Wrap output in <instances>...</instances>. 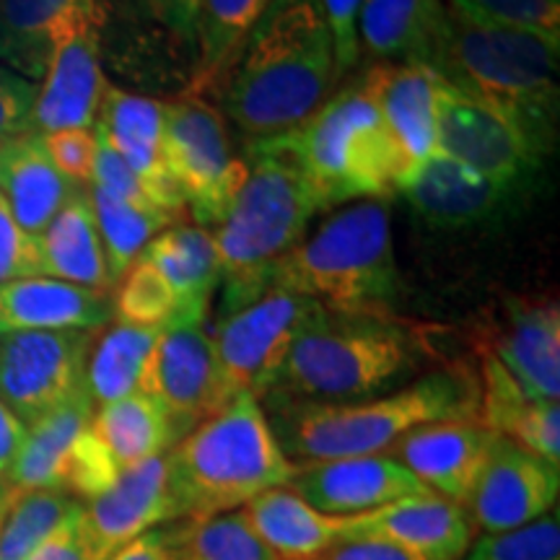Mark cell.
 Segmentation results:
<instances>
[{
  "label": "cell",
  "instance_id": "cell-1",
  "mask_svg": "<svg viewBox=\"0 0 560 560\" xmlns=\"http://www.w3.org/2000/svg\"><path fill=\"white\" fill-rule=\"evenodd\" d=\"M338 81L319 0H272L223 83V112L244 143H260L301 128Z\"/></svg>",
  "mask_w": 560,
  "mask_h": 560
},
{
  "label": "cell",
  "instance_id": "cell-2",
  "mask_svg": "<svg viewBox=\"0 0 560 560\" xmlns=\"http://www.w3.org/2000/svg\"><path fill=\"white\" fill-rule=\"evenodd\" d=\"M478 374L450 366L355 402H265L280 450L296 465L387 454L405 433L439 420H478Z\"/></svg>",
  "mask_w": 560,
  "mask_h": 560
},
{
  "label": "cell",
  "instance_id": "cell-3",
  "mask_svg": "<svg viewBox=\"0 0 560 560\" xmlns=\"http://www.w3.org/2000/svg\"><path fill=\"white\" fill-rule=\"evenodd\" d=\"M429 346L395 314L332 312L317 304L260 402H355L408 384Z\"/></svg>",
  "mask_w": 560,
  "mask_h": 560
},
{
  "label": "cell",
  "instance_id": "cell-4",
  "mask_svg": "<svg viewBox=\"0 0 560 560\" xmlns=\"http://www.w3.org/2000/svg\"><path fill=\"white\" fill-rule=\"evenodd\" d=\"M244 177L213 234L221 265V314L252 304L268 291V278L285 252L304 240L322 202L299 161L278 138L244 143Z\"/></svg>",
  "mask_w": 560,
  "mask_h": 560
},
{
  "label": "cell",
  "instance_id": "cell-5",
  "mask_svg": "<svg viewBox=\"0 0 560 560\" xmlns=\"http://www.w3.org/2000/svg\"><path fill=\"white\" fill-rule=\"evenodd\" d=\"M425 66L446 86L509 112L556 145L560 34L482 24L446 5Z\"/></svg>",
  "mask_w": 560,
  "mask_h": 560
},
{
  "label": "cell",
  "instance_id": "cell-6",
  "mask_svg": "<svg viewBox=\"0 0 560 560\" xmlns=\"http://www.w3.org/2000/svg\"><path fill=\"white\" fill-rule=\"evenodd\" d=\"M296 470L255 395H236L166 452L177 522L240 511L265 490L289 486Z\"/></svg>",
  "mask_w": 560,
  "mask_h": 560
},
{
  "label": "cell",
  "instance_id": "cell-7",
  "mask_svg": "<svg viewBox=\"0 0 560 560\" xmlns=\"http://www.w3.org/2000/svg\"><path fill=\"white\" fill-rule=\"evenodd\" d=\"M268 289L296 293L332 312L395 314L402 276L387 200H359L272 265Z\"/></svg>",
  "mask_w": 560,
  "mask_h": 560
},
{
  "label": "cell",
  "instance_id": "cell-8",
  "mask_svg": "<svg viewBox=\"0 0 560 560\" xmlns=\"http://www.w3.org/2000/svg\"><path fill=\"white\" fill-rule=\"evenodd\" d=\"M278 140L325 210L348 200H387L416 166L359 83L335 91L301 128Z\"/></svg>",
  "mask_w": 560,
  "mask_h": 560
},
{
  "label": "cell",
  "instance_id": "cell-9",
  "mask_svg": "<svg viewBox=\"0 0 560 560\" xmlns=\"http://www.w3.org/2000/svg\"><path fill=\"white\" fill-rule=\"evenodd\" d=\"M439 151L480 174L482 179L532 195L556 151L493 104L475 100L441 81L439 91Z\"/></svg>",
  "mask_w": 560,
  "mask_h": 560
},
{
  "label": "cell",
  "instance_id": "cell-10",
  "mask_svg": "<svg viewBox=\"0 0 560 560\" xmlns=\"http://www.w3.org/2000/svg\"><path fill=\"white\" fill-rule=\"evenodd\" d=\"M164 153L185 208L198 226L213 231L247 177L221 112L200 96L166 102Z\"/></svg>",
  "mask_w": 560,
  "mask_h": 560
},
{
  "label": "cell",
  "instance_id": "cell-11",
  "mask_svg": "<svg viewBox=\"0 0 560 560\" xmlns=\"http://www.w3.org/2000/svg\"><path fill=\"white\" fill-rule=\"evenodd\" d=\"M314 310L317 301L268 289L252 304L215 319L210 338L229 400L236 395H255L262 400L268 395L293 338Z\"/></svg>",
  "mask_w": 560,
  "mask_h": 560
},
{
  "label": "cell",
  "instance_id": "cell-12",
  "mask_svg": "<svg viewBox=\"0 0 560 560\" xmlns=\"http://www.w3.org/2000/svg\"><path fill=\"white\" fill-rule=\"evenodd\" d=\"M94 335L86 330L0 332V402L24 425L86 387Z\"/></svg>",
  "mask_w": 560,
  "mask_h": 560
},
{
  "label": "cell",
  "instance_id": "cell-13",
  "mask_svg": "<svg viewBox=\"0 0 560 560\" xmlns=\"http://www.w3.org/2000/svg\"><path fill=\"white\" fill-rule=\"evenodd\" d=\"M138 392L164 408L177 441L231 402L208 319L174 317L161 327Z\"/></svg>",
  "mask_w": 560,
  "mask_h": 560
},
{
  "label": "cell",
  "instance_id": "cell-14",
  "mask_svg": "<svg viewBox=\"0 0 560 560\" xmlns=\"http://www.w3.org/2000/svg\"><path fill=\"white\" fill-rule=\"evenodd\" d=\"M107 11L75 21L55 45L42 86H37L30 132L94 128L107 79L102 70V30Z\"/></svg>",
  "mask_w": 560,
  "mask_h": 560
},
{
  "label": "cell",
  "instance_id": "cell-15",
  "mask_svg": "<svg viewBox=\"0 0 560 560\" xmlns=\"http://www.w3.org/2000/svg\"><path fill=\"white\" fill-rule=\"evenodd\" d=\"M397 192L425 226L465 231L509 219L532 195L482 179L446 153H431L405 174Z\"/></svg>",
  "mask_w": 560,
  "mask_h": 560
},
{
  "label": "cell",
  "instance_id": "cell-16",
  "mask_svg": "<svg viewBox=\"0 0 560 560\" xmlns=\"http://www.w3.org/2000/svg\"><path fill=\"white\" fill-rule=\"evenodd\" d=\"M560 467L495 436L465 511L486 535L520 529L558 509Z\"/></svg>",
  "mask_w": 560,
  "mask_h": 560
},
{
  "label": "cell",
  "instance_id": "cell-17",
  "mask_svg": "<svg viewBox=\"0 0 560 560\" xmlns=\"http://www.w3.org/2000/svg\"><path fill=\"white\" fill-rule=\"evenodd\" d=\"M478 348L488 350L529 397L560 400L558 301L509 296Z\"/></svg>",
  "mask_w": 560,
  "mask_h": 560
},
{
  "label": "cell",
  "instance_id": "cell-18",
  "mask_svg": "<svg viewBox=\"0 0 560 560\" xmlns=\"http://www.w3.org/2000/svg\"><path fill=\"white\" fill-rule=\"evenodd\" d=\"M285 488L330 516L369 514L392 501L431 493L408 467L392 459L389 454L306 462L299 465Z\"/></svg>",
  "mask_w": 560,
  "mask_h": 560
},
{
  "label": "cell",
  "instance_id": "cell-19",
  "mask_svg": "<svg viewBox=\"0 0 560 560\" xmlns=\"http://www.w3.org/2000/svg\"><path fill=\"white\" fill-rule=\"evenodd\" d=\"M499 433L478 420H439L412 429L387 452L425 490L465 509Z\"/></svg>",
  "mask_w": 560,
  "mask_h": 560
},
{
  "label": "cell",
  "instance_id": "cell-20",
  "mask_svg": "<svg viewBox=\"0 0 560 560\" xmlns=\"http://www.w3.org/2000/svg\"><path fill=\"white\" fill-rule=\"evenodd\" d=\"M177 522L170 495L166 454L145 459L120 472L109 490L83 503V524L100 560L145 535V532Z\"/></svg>",
  "mask_w": 560,
  "mask_h": 560
},
{
  "label": "cell",
  "instance_id": "cell-21",
  "mask_svg": "<svg viewBox=\"0 0 560 560\" xmlns=\"http://www.w3.org/2000/svg\"><path fill=\"white\" fill-rule=\"evenodd\" d=\"M94 125L128 161L130 170L143 182L145 192L161 210L174 215L185 208V200L166 166V102L138 96L107 83Z\"/></svg>",
  "mask_w": 560,
  "mask_h": 560
},
{
  "label": "cell",
  "instance_id": "cell-22",
  "mask_svg": "<svg viewBox=\"0 0 560 560\" xmlns=\"http://www.w3.org/2000/svg\"><path fill=\"white\" fill-rule=\"evenodd\" d=\"M410 161H423L439 151V91L436 70L423 62H374L355 81Z\"/></svg>",
  "mask_w": 560,
  "mask_h": 560
},
{
  "label": "cell",
  "instance_id": "cell-23",
  "mask_svg": "<svg viewBox=\"0 0 560 560\" xmlns=\"http://www.w3.org/2000/svg\"><path fill=\"white\" fill-rule=\"evenodd\" d=\"M355 537H382L431 560H462L472 545V522L457 503L423 493L355 514Z\"/></svg>",
  "mask_w": 560,
  "mask_h": 560
},
{
  "label": "cell",
  "instance_id": "cell-24",
  "mask_svg": "<svg viewBox=\"0 0 560 560\" xmlns=\"http://www.w3.org/2000/svg\"><path fill=\"white\" fill-rule=\"evenodd\" d=\"M115 317L112 291H94L47 276L0 285V332L86 330L96 332Z\"/></svg>",
  "mask_w": 560,
  "mask_h": 560
},
{
  "label": "cell",
  "instance_id": "cell-25",
  "mask_svg": "<svg viewBox=\"0 0 560 560\" xmlns=\"http://www.w3.org/2000/svg\"><path fill=\"white\" fill-rule=\"evenodd\" d=\"M478 423L514 441L522 450L560 467V408L558 402L535 400L509 376L488 350L478 348Z\"/></svg>",
  "mask_w": 560,
  "mask_h": 560
},
{
  "label": "cell",
  "instance_id": "cell-26",
  "mask_svg": "<svg viewBox=\"0 0 560 560\" xmlns=\"http://www.w3.org/2000/svg\"><path fill=\"white\" fill-rule=\"evenodd\" d=\"M242 514L278 560H312L355 537V516L322 514L285 486L265 490Z\"/></svg>",
  "mask_w": 560,
  "mask_h": 560
},
{
  "label": "cell",
  "instance_id": "cell-27",
  "mask_svg": "<svg viewBox=\"0 0 560 560\" xmlns=\"http://www.w3.org/2000/svg\"><path fill=\"white\" fill-rule=\"evenodd\" d=\"M102 11V0H0V66L39 83L62 34Z\"/></svg>",
  "mask_w": 560,
  "mask_h": 560
},
{
  "label": "cell",
  "instance_id": "cell-28",
  "mask_svg": "<svg viewBox=\"0 0 560 560\" xmlns=\"http://www.w3.org/2000/svg\"><path fill=\"white\" fill-rule=\"evenodd\" d=\"M79 185L55 170L39 136L24 132L0 143V195L26 234L39 240Z\"/></svg>",
  "mask_w": 560,
  "mask_h": 560
},
{
  "label": "cell",
  "instance_id": "cell-29",
  "mask_svg": "<svg viewBox=\"0 0 560 560\" xmlns=\"http://www.w3.org/2000/svg\"><path fill=\"white\" fill-rule=\"evenodd\" d=\"M37 244L42 276L83 285V289L112 291L107 255H104L86 187H79L70 195L50 226L42 231Z\"/></svg>",
  "mask_w": 560,
  "mask_h": 560
},
{
  "label": "cell",
  "instance_id": "cell-30",
  "mask_svg": "<svg viewBox=\"0 0 560 560\" xmlns=\"http://www.w3.org/2000/svg\"><path fill=\"white\" fill-rule=\"evenodd\" d=\"M94 412L96 405L89 389L83 387L58 408L26 425L24 444L9 475V486L16 490H62L70 452H73L75 439L91 425Z\"/></svg>",
  "mask_w": 560,
  "mask_h": 560
},
{
  "label": "cell",
  "instance_id": "cell-31",
  "mask_svg": "<svg viewBox=\"0 0 560 560\" xmlns=\"http://www.w3.org/2000/svg\"><path fill=\"white\" fill-rule=\"evenodd\" d=\"M446 16V0H363L361 55L376 62H423Z\"/></svg>",
  "mask_w": 560,
  "mask_h": 560
},
{
  "label": "cell",
  "instance_id": "cell-32",
  "mask_svg": "<svg viewBox=\"0 0 560 560\" xmlns=\"http://www.w3.org/2000/svg\"><path fill=\"white\" fill-rule=\"evenodd\" d=\"M140 257L149 260L177 293V317L208 319L221 283L219 252L208 229L174 226L161 231Z\"/></svg>",
  "mask_w": 560,
  "mask_h": 560
},
{
  "label": "cell",
  "instance_id": "cell-33",
  "mask_svg": "<svg viewBox=\"0 0 560 560\" xmlns=\"http://www.w3.org/2000/svg\"><path fill=\"white\" fill-rule=\"evenodd\" d=\"M272 0H198L192 42L198 45V70L187 96H200L226 83L247 45L252 30Z\"/></svg>",
  "mask_w": 560,
  "mask_h": 560
},
{
  "label": "cell",
  "instance_id": "cell-34",
  "mask_svg": "<svg viewBox=\"0 0 560 560\" xmlns=\"http://www.w3.org/2000/svg\"><path fill=\"white\" fill-rule=\"evenodd\" d=\"M91 429L107 446L120 470L161 457L177 444L170 416L153 397L140 395V392L109 405H100L91 418Z\"/></svg>",
  "mask_w": 560,
  "mask_h": 560
},
{
  "label": "cell",
  "instance_id": "cell-35",
  "mask_svg": "<svg viewBox=\"0 0 560 560\" xmlns=\"http://www.w3.org/2000/svg\"><path fill=\"white\" fill-rule=\"evenodd\" d=\"M159 332L161 327L115 322L102 338H94L86 363V389L96 408L136 395Z\"/></svg>",
  "mask_w": 560,
  "mask_h": 560
},
{
  "label": "cell",
  "instance_id": "cell-36",
  "mask_svg": "<svg viewBox=\"0 0 560 560\" xmlns=\"http://www.w3.org/2000/svg\"><path fill=\"white\" fill-rule=\"evenodd\" d=\"M86 190L104 244V255H107L112 283H117L130 265L143 255L153 236H159L170 226L172 215L156 206H138V202L115 198L100 187L89 185Z\"/></svg>",
  "mask_w": 560,
  "mask_h": 560
},
{
  "label": "cell",
  "instance_id": "cell-37",
  "mask_svg": "<svg viewBox=\"0 0 560 560\" xmlns=\"http://www.w3.org/2000/svg\"><path fill=\"white\" fill-rule=\"evenodd\" d=\"M174 560H278L242 509L206 520L172 522Z\"/></svg>",
  "mask_w": 560,
  "mask_h": 560
},
{
  "label": "cell",
  "instance_id": "cell-38",
  "mask_svg": "<svg viewBox=\"0 0 560 560\" xmlns=\"http://www.w3.org/2000/svg\"><path fill=\"white\" fill-rule=\"evenodd\" d=\"M62 490H16L3 527H0V560H32L42 542L79 506Z\"/></svg>",
  "mask_w": 560,
  "mask_h": 560
},
{
  "label": "cell",
  "instance_id": "cell-39",
  "mask_svg": "<svg viewBox=\"0 0 560 560\" xmlns=\"http://www.w3.org/2000/svg\"><path fill=\"white\" fill-rule=\"evenodd\" d=\"M115 285L112 310H115L117 322H128V325L138 327H164L166 322L177 317V293L143 257H138Z\"/></svg>",
  "mask_w": 560,
  "mask_h": 560
},
{
  "label": "cell",
  "instance_id": "cell-40",
  "mask_svg": "<svg viewBox=\"0 0 560 560\" xmlns=\"http://www.w3.org/2000/svg\"><path fill=\"white\" fill-rule=\"evenodd\" d=\"M462 560H560L558 509L520 529L480 537Z\"/></svg>",
  "mask_w": 560,
  "mask_h": 560
},
{
  "label": "cell",
  "instance_id": "cell-41",
  "mask_svg": "<svg viewBox=\"0 0 560 560\" xmlns=\"http://www.w3.org/2000/svg\"><path fill=\"white\" fill-rule=\"evenodd\" d=\"M446 5L482 24L560 34V0H446Z\"/></svg>",
  "mask_w": 560,
  "mask_h": 560
},
{
  "label": "cell",
  "instance_id": "cell-42",
  "mask_svg": "<svg viewBox=\"0 0 560 560\" xmlns=\"http://www.w3.org/2000/svg\"><path fill=\"white\" fill-rule=\"evenodd\" d=\"M120 465H117L107 446L102 444V439L89 425L75 439L73 452H70L62 490L79 495L83 501H91L102 495L104 490H109L112 482L120 478Z\"/></svg>",
  "mask_w": 560,
  "mask_h": 560
},
{
  "label": "cell",
  "instance_id": "cell-43",
  "mask_svg": "<svg viewBox=\"0 0 560 560\" xmlns=\"http://www.w3.org/2000/svg\"><path fill=\"white\" fill-rule=\"evenodd\" d=\"M42 149L50 156L52 166L62 177L79 187L91 185L94 174V156H96V136L94 128H73L58 130L39 136Z\"/></svg>",
  "mask_w": 560,
  "mask_h": 560
},
{
  "label": "cell",
  "instance_id": "cell-44",
  "mask_svg": "<svg viewBox=\"0 0 560 560\" xmlns=\"http://www.w3.org/2000/svg\"><path fill=\"white\" fill-rule=\"evenodd\" d=\"M37 276H42L39 244L19 226L9 202L0 195V285Z\"/></svg>",
  "mask_w": 560,
  "mask_h": 560
},
{
  "label": "cell",
  "instance_id": "cell-45",
  "mask_svg": "<svg viewBox=\"0 0 560 560\" xmlns=\"http://www.w3.org/2000/svg\"><path fill=\"white\" fill-rule=\"evenodd\" d=\"M94 136H96V156H94V174H91V187H100V190L115 195V198L138 202V206H156V202L151 200V195L145 192L143 182H140L138 174L130 170L128 161L115 151V145L104 138V132L96 128V125H94Z\"/></svg>",
  "mask_w": 560,
  "mask_h": 560
},
{
  "label": "cell",
  "instance_id": "cell-46",
  "mask_svg": "<svg viewBox=\"0 0 560 560\" xmlns=\"http://www.w3.org/2000/svg\"><path fill=\"white\" fill-rule=\"evenodd\" d=\"M335 47V70L338 79L348 75L361 62L359 16L363 0H319Z\"/></svg>",
  "mask_w": 560,
  "mask_h": 560
},
{
  "label": "cell",
  "instance_id": "cell-47",
  "mask_svg": "<svg viewBox=\"0 0 560 560\" xmlns=\"http://www.w3.org/2000/svg\"><path fill=\"white\" fill-rule=\"evenodd\" d=\"M37 86L39 83L21 79L19 73L0 66V143L30 132Z\"/></svg>",
  "mask_w": 560,
  "mask_h": 560
},
{
  "label": "cell",
  "instance_id": "cell-48",
  "mask_svg": "<svg viewBox=\"0 0 560 560\" xmlns=\"http://www.w3.org/2000/svg\"><path fill=\"white\" fill-rule=\"evenodd\" d=\"M32 560H100L94 548H91L86 524H83V501L42 542V548L34 552Z\"/></svg>",
  "mask_w": 560,
  "mask_h": 560
},
{
  "label": "cell",
  "instance_id": "cell-49",
  "mask_svg": "<svg viewBox=\"0 0 560 560\" xmlns=\"http://www.w3.org/2000/svg\"><path fill=\"white\" fill-rule=\"evenodd\" d=\"M312 560H431L416 550L402 548V545L382 540V537H350L332 545L330 550L319 552Z\"/></svg>",
  "mask_w": 560,
  "mask_h": 560
},
{
  "label": "cell",
  "instance_id": "cell-50",
  "mask_svg": "<svg viewBox=\"0 0 560 560\" xmlns=\"http://www.w3.org/2000/svg\"><path fill=\"white\" fill-rule=\"evenodd\" d=\"M140 5L179 39L192 42L198 0H140Z\"/></svg>",
  "mask_w": 560,
  "mask_h": 560
},
{
  "label": "cell",
  "instance_id": "cell-51",
  "mask_svg": "<svg viewBox=\"0 0 560 560\" xmlns=\"http://www.w3.org/2000/svg\"><path fill=\"white\" fill-rule=\"evenodd\" d=\"M107 560H174L172 524L156 527L125 545Z\"/></svg>",
  "mask_w": 560,
  "mask_h": 560
},
{
  "label": "cell",
  "instance_id": "cell-52",
  "mask_svg": "<svg viewBox=\"0 0 560 560\" xmlns=\"http://www.w3.org/2000/svg\"><path fill=\"white\" fill-rule=\"evenodd\" d=\"M26 425L0 402V486H9V475L24 444Z\"/></svg>",
  "mask_w": 560,
  "mask_h": 560
},
{
  "label": "cell",
  "instance_id": "cell-53",
  "mask_svg": "<svg viewBox=\"0 0 560 560\" xmlns=\"http://www.w3.org/2000/svg\"><path fill=\"white\" fill-rule=\"evenodd\" d=\"M13 501V488L11 486H0V527H3L5 514H9Z\"/></svg>",
  "mask_w": 560,
  "mask_h": 560
}]
</instances>
